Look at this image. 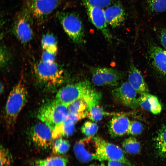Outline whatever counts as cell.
<instances>
[{"label": "cell", "instance_id": "cell-31", "mask_svg": "<svg viewBox=\"0 0 166 166\" xmlns=\"http://www.w3.org/2000/svg\"><path fill=\"white\" fill-rule=\"evenodd\" d=\"M89 4L95 7L106 8L113 4L115 0H84Z\"/></svg>", "mask_w": 166, "mask_h": 166}, {"label": "cell", "instance_id": "cell-20", "mask_svg": "<svg viewBox=\"0 0 166 166\" xmlns=\"http://www.w3.org/2000/svg\"><path fill=\"white\" fill-rule=\"evenodd\" d=\"M75 124L67 117L60 125L52 131L53 139L72 135L75 131Z\"/></svg>", "mask_w": 166, "mask_h": 166}, {"label": "cell", "instance_id": "cell-6", "mask_svg": "<svg viewBox=\"0 0 166 166\" xmlns=\"http://www.w3.org/2000/svg\"><path fill=\"white\" fill-rule=\"evenodd\" d=\"M58 18L65 32L77 45L84 42V30L80 18L76 14L65 12L60 14Z\"/></svg>", "mask_w": 166, "mask_h": 166}, {"label": "cell", "instance_id": "cell-11", "mask_svg": "<svg viewBox=\"0 0 166 166\" xmlns=\"http://www.w3.org/2000/svg\"><path fill=\"white\" fill-rule=\"evenodd\" d=\"M97 144L93 136L81 139L75 144L74 154L77 159L82 162H87L95 160Z\"/></svg>", "mask_w": 166, "mask_h": 166}, {"label": "cell", "instance_id": "cell-22", "mask_svg": "<svg viewBox=\"0 0 166 166\" xmlns=\"http://www.w3.org/2000/svg\"><path fill=\"white\" fill-rule=\"evenodd\" d=\"M41 44L44 51L56 54L57 51V43L56 38L53 34L47 33L43 35Z\"/></svg>", "mask_w": 166, "mask_h": 166}, {"label": "cell", "instance_id": "cell-10", "mask_svg": "<svg viewBox=\"0 0 166 166\" xmlns=\"http://www.w3.org/2000/svg\"><path fill=\"white\" fill-rule=\"evenodd\" d=\"M89 19L94 26L99 30L108 41H110L113 36L108 27L103 9L95 7L82 0Z\"/></svg>", "mask_w": 166, "mask_h": 166}, {"label": "cell", "instance_id": "cell-3", "mask_svg": "<svg viewBox=\"0 0 166 166\" xmlns=\"http://www.w3.org/2000/svg\"><path fill=\"white\" fill-rule=\"evenodd\" d=\"M34 72L39 82L47 87L60 85L65 82L66 79L64 70L55 61H41L35 65Z\"/></svg>", "mask_w": 166, "mask_h": 166}, {"label": "cell", "instance_id": "cell-7", "mask_svg": "<svg viewBox=\"0 0 166 166\" xmlns=\"http://www.w3.org/2000/svg\"><path fill=\"white\" fill-rule=\"evenodd\" d=\"M30 10L25 9L17 15L13 26V31L22 43H27L32 39L33 33L31 25Z\"/></svg>", "mask_w": 166, "mask_h": 166}, {"label": "cell", "instance_id": "cell-12", "mask_svg": "<svg viewBox=\"0 0 166 166\" xmlns=\"http://www.w3.org/2000/svg\"><path fill=\"white\" fill-rule=\"evenodd\" d=\"M137 92L128 81L123 82L112 91L113 96L116 100L125 106L132 109L138 106Z\"/></svg>", "mask_w": 166, "mask_h": 166}, {"label": "cell", "instance_id": "cell-30", "mask_svg": "<svg viewBox=\"0 0 166 166\" xmlns=\"http://www.w3.org/2000/svg\"><path fill=\"white\" fill-rule=\"evenodd\" d=\"M143 129V124L138 121H134L131 122L127 133L132 135H137L141 133Z\"/></svg>", "mask_w": 166, "mask_h": 166}, {"label": "cell", "instance_id": "cell-23", "mask_svg": "<svg viewBox=\"0 0 166 166\" xmlns=\"http://www.w3.org/2000/svg\"><path fill=\"white\" fill-rule=\"evenodd\" d=\"M122 146L126 152L131 154H136L141 150L140 142L136 138L132 137L124 140L122 143Z\"/></svg>", "mask_w": 166, "mask_h": 166}, {"label": "cell", "instance_id": "cell-8", "mask_svg": "<svg viewBox=\"0 0 166 166\" xmlns=\"http://www.w3.org/2000/svg\"><path fill=\"white\" fill-rule=\"evenodd\" d=\"M93 83L98 86H116L123 76V73L116 69L107 67L94 68L92 70Z\"/></svg>", "mask_w": 166, "mask_h": 166}, {"label": "cell", "instance_id": "cell-37", "mask_svg": "<svg viewBox=\"0 0 166 166\" xmlns=\"http://www.w3.org/2000/svg\"><path fill=\"white\" fill-rule=\"evenodd\" d=\"M88 166H96V165H95L94 164H90Z\"/></svg>", "mask_w": 166, "mask_h": 166}, {"label": "cell", "instance_id": "cell-26", "mask_svg": "<svg viewBox=\"0 0 166 166\" xmlns=\"http://www.w3.org/2000/svg\"><path fill=\"white\" fill-rule=\"evenodd\" d=\"M107 113L99 104L93 105L88 109L86 117L93 121H98Z\"/></svg>", "mask_w": 166, "mask_h": 166}, {"label": "cell", "instance_id": "cell-1", "mask_svg": "<svg viewBox=\"0 0 166 166\" xmlns=\"http://www.w3.org/2000/svg\"><path fill=\"white\" fill-rule=\"evenodd\" d=\"M22 79L10 91L6 103L5 118L9 129L14 128L18 117L27 101V92Z\"/></svg>", "mask_w": 166, "mask_h": 166}, {"label": "cell", "instance_id": "cell-15", "mask_svg": "<svg viewBox=\"0 0 166 166\" xmlns=\"http://www.w3.org/2000/svg\"><path fill=\"white\" fill-rule=\"evenodd\" d=\"M104 10L107 23L112 28L120 26L125 20V12L120 4H112Z\"/></svg>", "mask_w": 166, "mask_h": 166}, {"label": "cell", "instance_id": "cell-4", "mask_svg": "<svg viewBox=\"0 0 166 166\" xmlns=\"http://www.w3.org/2000/svg\"><path fill=\"white\" fill-rule=\"evenodd\" d=\"M95 89L89 81L85 80L61 87L57 92L55 99L68 107L75 101L84 98Z\"/></svg>", "mask_w": 166, "mask_h": 166}, {"label": "cell", "instance_id": "cell-2", "mask_svg": "<svg viewBox=\"0 0 166 166\" xmlns=\"http://www.w3.org/2000/svg\"><path fill=\"white\" fill-rule=\"evenodd\" d=\"M68 115V107L55 99L43 103L38 109L37 116L52 131L65 121Z\"/></svg>", "mask_w": 166, "mask_h": 166}, {"label": "cell", "instance_id": "cell-18", "mask_svg": "<svg viewBox=\"0 0 166 166\" xmlns=\"http://www.w3.org/2000/svg\"><path fill=\"white\" fill-rule=\"evenodd\" d=\"M138 105L154 114L160 113L162 105L157 97L148 93L141 95L137 99Z\"/></svg>", "mask_w": 166, "mask_h": 166}, {"label": "cell", "instance_id": "cell-34", "mask_svg": "<svg viewBox=\"0 0 166 166\" xmlns=\"http://www.w3.org/2000/svg\"><path fill=\"white\" fill-rule=\"evenodd\" d=\"M159 37L163 48L166 50V29H162L159 33Z\"/></svg>", "mask_w": 166, "mask_h": 166}, {"label": "cell", "instance_id": "cell-36", "mask_svg": "<svg viewBox=\"0 0 166 166\" xmlns=\"http://www.w3.org/2000/svg\"><path fill=\"white\" fill-rule=\"evenodd\" d=\"M35 166H44L43 165L37 161L35 163Z\"/></svg>", "mask_w": 166, "mask_h": 166}, {"label": "cell", "instance_id": "cell-33", "mask_svg": "<svg viewBox=\"0 0 166 166\" xmlns=\"http://www.w3.org/2000/svg\"><path fill=\"white\" fill-rule=\"evenodd\" d=\"M56 54L47 52L44 50L42 56V60L43 61L53 62L55 61Z\"/></svg>", "mask_w": 166, "mask_h": 166}, {"label": "cell", "instance_id": "cell-13", "mask_svg": "<svg viewBox=\"0 0 166 166\" xmlns=\"http://www.w3.org/2000/svg\"><path fill=\"white\" fill-rule=\"evenodd\" d=\"M60 0H32L30 10L31 16L40 22L51 14L58 7Z\"/></svg>", "mask_w": 166, "mask_h": 166}, {"label": "cell", "instance_id": "cell-38", "mask_svg": "<svg viewBox=\"0 0 166 166\" xmlns=\"http://www.w3.org/2000/svg\"><path fill=\"white\" fill-rule=\"evenodd\" d=\"M33 0V1H34V0Z\"/></svg>", "mask_w": 166, "mask_h": 166}, {"label": "cell", "instance_id": "cell-32", "mask_svg": "<svg viewBox=\"0 0 166 166\" xmlns=\"http://www.w3.org/2000/svg\"><path fill=\"white\" fill-rule=\"evenodd\" d=\"M101 166H127L123 163L116 160H109L102 162Z\"/></svg>", "mask_w": 166, "mask_h": 166}, {"label": "cell", "instance_id": "cell-35", "mask_svg": "<svg viewBox=\"0 0 166 166\" xmlns=\"http://www.w3.org/2000/svg\"><path fill=\"white\" fill-rule=\"evenodd\" d=\"M4 89V86L3 84L1 83L0 84V93L1 94L2 93Z\"/></svg>", "mask_w": 166, "mask_h": 166}, {"label": "cell", "instance_id": "cell-17", "mask_svg": "<svg viewBox=\"0 0 166 166\" xmlns=\"http://www.w3.org/2000/svg\"><path fill=\"white\" fill-rule=\"evenodd\" d=\"M128 81L140 95L148 93V89L139 70L132 64L129 67Z\"/></svg>", "mask_w": 166, "mask_h": 166}, {"label": "cell", "instance_id": "cell-24", "mask_svg": "<svg viewBox=\"0 0 166 166\" xmlns=\"http://www.w3.org/2000/svg\"><path fill=\"white\" fill-rule=\"evenodd\" d=\"M37 161L44 166H66L68 159L64 157L53 156Z\"/></svg>", "mask_w": 166, "mask_h": 166}, {"label": "cell", "instance_id": "cell-27", "mask_svg": "<svg viewBox=\"0 0 166 166\" xmlns=\"http://www.w3.org/2000/svg\"><path fill=\"white\" fill-rule=\"evenodd\" d=\"M150 10L153 12L160 13L166 9V0H147Z\"/></svg>", "mask_w": 166, "mask_h": 166}, {"label": "cell", "instance_id": "cell-9", "mask_svg": "<svg viewBox=\"0 0 166 166\" xmlns=\"http://www.w3.org/2000/svg\"><path fill=\"white\" fill-rule=\"evenodd\" d=\"M30 136L33 143L43 149L52 147L54 140L50 128L42 121L33 125L30 131Z\"/></svg>", "mask_w": 166, "mask_h": 166}, {"label": "cell", "instance_id": "cell-25", "mask_svg": "<svg viewBox=\"0 0 166 166\" xmlns=\"http://www.w3.org/2000/svg\"><path fill=\"white\" fill-rule=\"evenodd\" d=\"M70 144L69 141L61 137L55 139L52 146L53 153L57 154H63L69 150Z\"/></svg>", "mask_w": 166, "mask_h": 166}, {"label": "cell", "instance_id": "cell-19", "mask_svg": "<svg viewBox=\"0 0 166 166\" xmlns=\"http://www.w3.org/2000/svg\"><path fill=\"white\" fill-rule=\"evenodd\" d=\"M69 114L77 117L80 120L85 117L87 113V104L83 98L78 99L68 106Z\"/></svg>", "mask_w": 166, "mask_h": 166}, {"label": "cell", "instance_id": "cell-28", "mask_svg": "<svg viewBox=\"0 0 166 166\" xmlns=\"http://www.w3.org/2000/svg\"><path fill=\"white\" fill-rule=\"evenodd\" d=\"M98 127L95 123L91 121L85 122L82 126L81 130L82 132L88 136H92L97 132Z\"/></svg>", "mask_w": 166, "mask_h": 166}, {"label": "cell", "instance_id": "cell-14", "mask_svg": "<svg viewBox=\"0 0 166 166\" xmlns=\"http://www.w3.org/2000/svg\"><path fill=\"white\" fill-rule=\"evenodd\" d=\"M130 121L125 115L118 114L110 120L108 125V131L111 136L116 137L123 136L128 130Z\"/></svg>", "mask_w": 166, "mask_h": 166}, {"label": "cell", "instance_id": "cell-21", "mask_svg": "<svg viewBox=\"0 0 166 166\" xmlns=\"http://www.w3.org/2000/svg\"><path fill=\"white\" fill-rule=\"evenodd\" d=\"M154 141L158 154L162 157H166V124L162 125L158 131Z\"/></svg>", "mask_w": 166, "mask_h": 166}, {"label": "cell", "instance_id": "cell-5", "mask_svg": "<svg viewBox=\"0 0 166 166\" xmlns=\"http://www.w3.org/2000/svg\"><path fill=\"white\" fill-rule=\"evenodd\" d=\"M97 144L95 160L101 162L109 160L121 162L127 166H134L125 156L124 151L118 146L99 137H94Z\"/></svg>", "mask_w": 166, "mask_h": 166}, {"label": "cell", "instance_id": "cell-16", "mask_svg": "<svg viewBox=\"0 0 166 166\" xmlns=\"http://www.w3.org/2000/svg\"><path fill=\"white\" fill-rule=\"evenodd\" d=\"M149 53L156 69L166 77V50L157 45H152L149 48Z\"/></svg>", "mask_w": 166, "mask_h": 166}, {"label": "cell", "instance_id": "cell-29", "mask_svg": "<svg viewBox=\"0 0 166 166\" xmlns=\"http://www.w3.org/2000/svg\"><path fill=\"white\" fill-rule=\"evenodd\" d=\"M0 155V166H10L12 163V156L7 149L1 145Z\"/></svg>", "mask_w": 166, "mask_h": 166}]
</instances>
